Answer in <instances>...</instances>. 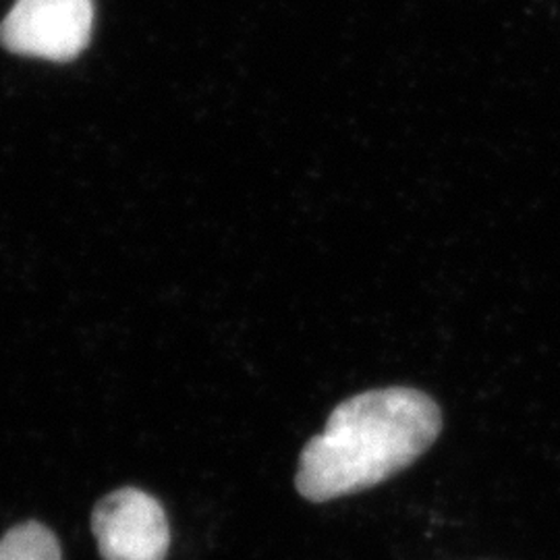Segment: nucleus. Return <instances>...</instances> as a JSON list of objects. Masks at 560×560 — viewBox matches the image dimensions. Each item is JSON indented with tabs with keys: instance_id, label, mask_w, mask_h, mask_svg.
<instances>
[{
	"instance_id": "obj_1",
	"label": "nucleus",
	"mask_w": 560,
	"mask_h": 560,
	"mask_svg": "<svg viewBox=\"0 0 560 560\" xmlns=\"http://www.w3.org/2000/svg\"><path fill=\"white\" fill-rule=\"evenodd\" d=\"M439 405L413 388H381L340 402L303 446L295 486L310 502L349 497L393 478L436 442Z\"/></svg>"
},
{
	"instance_id": "obj_4",
	"label": "nucleus",
	"mask_w": 560,
	"mask_h": 560,
	"mask_svg": "<svg viewBox=\"0 0 560 560\" xmlns=\"http://www.w3.org/2000/svg\"><path fill=\"white\" fill-rule=\"evenodd\" d=\"M0 560H60L59 540L46 525L27 521L0 538Z\"/></svg>"
},
{
	"instance_id": "obj_2",
	"label": "nucleus",
	"mask_w": 560,
	"mask_h": 560,
	"mask_svg": "<svg viewBox=\"0 0 560 560\" xmlns=\"http://www.w3.org/2000/svg\"><path fill=\"white\" fill-rule=\"evenodd\" d=\"M94 27L92 0H18L0 23V44L21 57H80Z\"/></svg>"
},
{
	"instance_id": "obj_3",
	"label": "nucleus",
	"mask_w": 560,
	"mask_h": 560,
	"mask_svg": "<svg viewBox=\"0 0 560 560\" xmlns=\"http://www.w3.org/2000/svg\"><path fill=\"white\" fill-rule=\"evenodd\" d=\"M92 534L104 560H164L171 548L161 502L140 488L106 494L94 506Z\"/></svg>"
}]
</instances>
